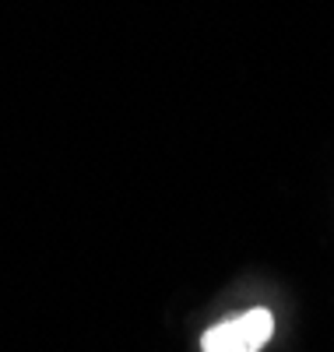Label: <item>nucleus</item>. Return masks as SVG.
Here are the masks:
<instances>
[{
	"label": "nucleus",
	"mask_w": 334,
	"mask_h": 352,
	"mask_svg": "<svg viewBox=\"0 0 334 352\" xmlns=\"http://www.w3.org/2000/svg\"><path fill=\"white\" fill-rule=\"evenodd\" d=\"M271 335H275V317L264 307H254L247 314H239L232 320L208 328L201 335V349L204 352H260Z\"/></svg>",
	"instance_id": "nucleus-1"
}]
</instances>
